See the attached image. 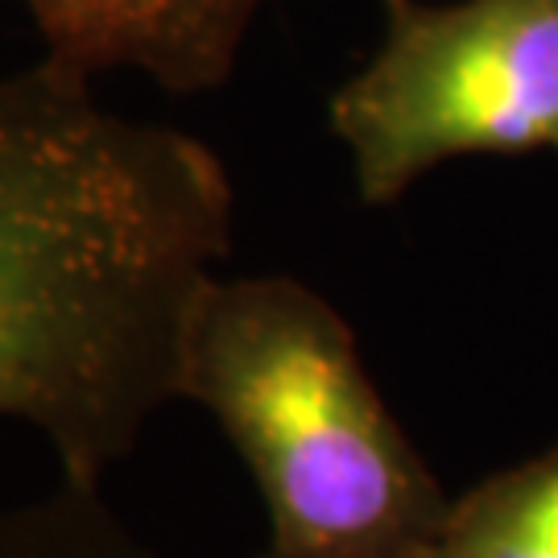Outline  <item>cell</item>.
I'll list each match as a JSON object with an SVG mask.
<instances>
[{
	"label": "cell",
	"mask_w": 558,
	"mask_h": 558,
	"mask_svg": "<svg viewBox=\"0 0 558 558\" xmlns=\"http://www.w3.org/2000/svg\"><path fill=\"white\" fill-rule=\"evenodd\" d=\"M380 17L327 104L360 203L389 207L451 158H558V0H380Z\"/></svg>",
	"instance_id": "cell-3"
},
{
	"label": "cell",
	"mask_w": 558,
	"mask_h": 558,
	"mask_svg": "<svg viewBox=\"0 0 558 558\" xmlns=\"http://www.w3.org/2000/svg\"><path fill=\"white\" fill-rule=\"evenodd\" d=\"M414 558H558V447L451 500Z\"/></svg>",
	"instance_id": "cell-5"
},
{
	"label": "cell",
	"mask_w": 558,
	"mask_h": 558,
	"mask_svg": "<svg viewBox=\"0 0 558 558\" xmlns=\"http://www.w3.org/2000/svg\"><path fill=\"white\" fill-rule=\"evenodd\" d=\"M46 59L83 75L137 71L170 96L232 80L244 41L274 0H21Z\"/></svg>",
	"instance_id": "cell-4"
},
{
	"label": "cell",
	"mask_w": 558,
	"mask_h": 558,
	"mask_svg": "<svg viewBox=\"0 0 558 558\" xmlns=\"http://www.w3.org/2000/svg\"><path fill=\"white\" fill-rule=\"evenodd\" d=\"M232 179L199 137L120 117L46 59L0 75V418L100 488L179 401Z\"/></svg>",
	"instance_id": "cell-1"
},
{
	"label": "cell",
	"mask_w": 558,
	"mask_h": 558,
	"mask_svg": "<svg viewBox=\"0 0 558 558\" xmlns=\"http://www.w3.org/2000/svg\"><path fill=\"white\" fill-rule=\"evenodd\" d=\"M203 405L257 484V558H414L451 497L373 385L356 331L286 274L211 278L182 352Z\"/></svg>",
	"instance_id": "cell-2"
},
{
	"label": "cell",
	"mask_w": 558,
	"mask_h": 558,
	"mask_svg": "<svg viewBox=\"0 0 558 558\" xmlns=\"http://www.w3.org/2000/svg\"><path fill=\"white\" fill-rule=\"evenodd\" d=\"M0 558H161L120 525L100 488L59 480L54 493L0 509Z\"/></svg>",
	"instance_id": "cell-6"
}]
</instances>
